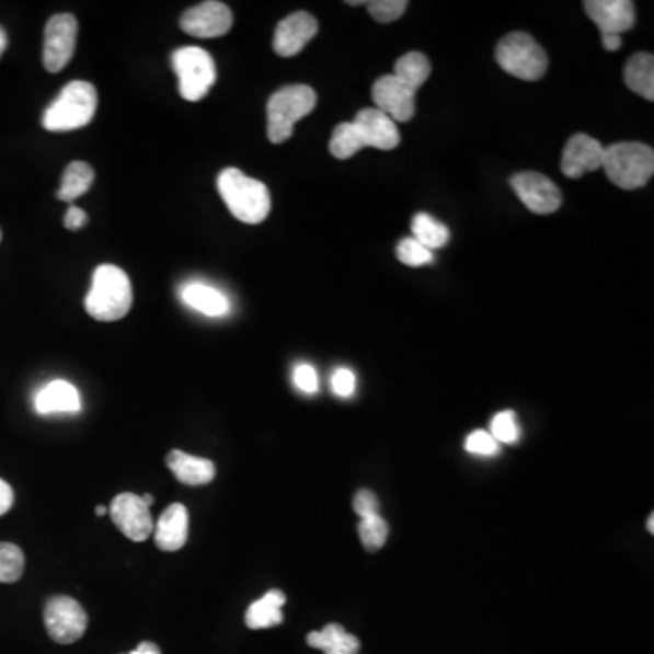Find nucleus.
<instances>
[{
  "mask_svg": "<svg viewBox=\"0 0 654 654\" xmlns=\"http://www.w3.org/2000/svg\"><path fill=\"white\" fill-rule=\"evenodd\" d=\"M292 380H295V386L303 393H317V389H319V377L309 364H300V366L295 367Z\"/></svg>",
  "mask_w": 654,
  "mask_h": 654,
  "instance_id": "obj_36",
  "label": "nucleus"
},
{
  "mask_svg": "<svg viewBox=\"0 0 654 654\" xmlns=\"http://www.w3.org/2000/svg\"><path fill=\"white\" fill-rule=\"evenodd\" d=\"M187 531H190V515H187L186 506L171 504L160 515L159 524H157V529L153 531L154 543H157L160 551L175 553V551L186 546Z\"/></svg>",
  "mask_w": 654,
  "mask_h": 654,
  "instance_id": "obj_18",
  "label": "nucleus"
},
{
  "mask_svg": "<svg viewBox=\"0 0 654 654\" xmlns=\"http://www.w3.org/2000/svg\"><path fill=\"white\" fill-rule=\"evenodd\" d=\"M140 498H142V502H145L146 506H151V504H153L154 498L153 495H149V493H146V495L140 496Z\"/></svg>",
  "mask_w": 654,
  "mask_h": 654,
  "instance_id": "obj_42",
  "label": "nucleus"
},
{
  "mask_svg": "<svg viewBox=\"0 0 654 654\" xmlns=\"http://www.w3.org/2000/svg\"><path fill=\"white\" fill-rule=\"evenodd\" d=\"M96 104L99 96L95 85L84 80H73L44 112V129L60 134L84 128L95 117Z\"/></svg>",
  "mask_w": 654,
  "mask_h": 654,
  "instance_id": "obj_3",
  "label": "nucleus"
},
{
  "mask_svg": "<svg viewBox=\"0 0 654 654\" xmlns=\"http://www.w3.org/2000/svg\"><path fill=\"white\" fill-rule=\"evenodd\" d=\"M366 5L369 15L375 21L388 24V22L397 21V19L404 15L410 4L405 0H372V2H367Z\"/></svg>",
  "mask_w": 654,
  "mask_h": 654,
  "instance_id": "obj_32",
  "label": "nucleus"
},
{
  "mask_svg": "<svg viewBox=\"0 0 654 654\" xmlns=\"http://www.w3.org/2000/svg\"><path fill=\"white\" fill-rule=\"evenodd\" d=\"M491 436L502 444H515L520 438V427L513 411H502L491 422Z\"/></svg>",
  "mask_w": 654,
  "mask_h": 654,
  "instance_id": "obj_31",
  "label": "nucleus"
},
{
  "mask_svg": "<svg viewBox=\"0 0 654 654\" xmlns=\"http://www.w3.org/2000/svg\"><path fill=\"white\" fill-rule=\"evenodd\" d=\"M84 303L88 314L101 322L124 319L134 303V289L128 275L113 264L96 267Z\"/></svg>",
  "mask_w": 654,
  "mask_h": 654,
  "instance_id": "obj_2",
  "label": "nucleus"
},
{
  "mask_svg": "<svg viewBox=\"0 0 654 654\" xmlns=\"http://www.w3.org/2000/svg\"><path fill=\"white\" fill-rule=\"evenodd\" d=\"M286 595L283 590L273 589L262 596L261 600L253 601L245 611V626L250 629H267L280 626L284 620L283 606Z\"/></svg>",
  "mask_w": 654,
  "mask_h": 654,
  "instance_id": "obj_21",
  "label": "nucleus"
},
{
  "mask_svg": "<svg viewBox=\"0 0 654 654\" xmlns=\"http://www.w3.org/2000/svg\"><path fill=\"white\" fill-rule=\"evenodd\" d=\"M623 79L629 90L645 101H654V57L651 54H636L628 60Z\"/></svg>",
  "mask_w": 654,
  "mask_h": 654,
  "instance_id": "obj_23",
  "label": "nucleus"
},
{
  "mask_svg": "<svg viewBox=\"0 0 654 654\" xmlns=\"http://www.w3.org/2000/svg\"><path fill=\"white\" fill-rule=\"evenodd\" d=\"M168 468L171 469V473L175 474V479L182 482L184 485H208L211 480L215 479V463L208 458H198L187 455V452L171 451L165 458Z\"/></svg>",
  "mask_w": 654,
  "mask_h": 654,
  "instance_id": "obj_20",
  "label": "nucleus"
},
{
  "mask_svg": "<svg viewBox=\"0 0 654 654\" xmlns=\"http://www.w3.org/2000/svg\"><path fill=\"white\" fill-rule=\"evenodd\" d=\"M353 509L360 518H369V516L380 515V502L371 491H358L355 501H353Z\"/></svg>",
  "mask_w": 654,
  "mask_h": 654,
  "instance_id": "obj_35",
  "label": "nucleus"
},
{
  "mask_svg": "<svg viewBox=\"0 0 654 654\" xmlns=\"http://www.w3.org/2000/svg\"><path fill=\"white\" fill-rule=\"evenodd\" d=\"M317 93L303 84L286 85L273 93L267 102V137L273 145H283L291 139L295 124L313 112Z\"/></svg>",
  "mask_w": 654,
  "mask_h": 654,
  "instance_id": "obj_5",
  "label": "nucleus"
},
{
  "mask_svg": "<svg viewBox=\"0 0 654 654\" xmlns=\"http://www.w3.org/2000/svg\"><path fill=\"white\" fill-rule=\"evenodd\" d=\"M653 518H654V516H653V515H651V516H650V524H647V527H650V531H651V532H653Z\"/></svg>",
  "mask_w": 654,
  "mask_h": 654,
  "instance_id": "obj_44",
  "label": "nucleus"
},
{
  "mask_svg": "<svg viewBox=\"0 0 654 654\" xmlns=\"http://www.w3.org/2000/svg\"><path fill=\"white\" fill-rule=\"evenodd\" d=\"M496 62L502 70L520 80H540L548 71V55L527 33H509L496 46Z\"/></svg>",
  "mask_w": 654,
  "mask_h": 654,
  "instance_id": "obj_6",
  "label": "nucleus"
},
{
  "mask_svg": "<svg viewBox=\"0 0 654 654\" xmlns=\"http://www.w3.org/2000/svg\"><path fill=\"white\" fill-rule=\"evenodd\" d=\"M110 515L124 537H128L134 542H145L154 531L153 516L149 513V507L139 495L134 493H121L115 496L110 507Z\"/></svg>",
  "mask_w": 654,
  "mask_h": 654,
  "instance_id": "obj_11",
  "label": "nucleus"
},
{
  "mask_svg": "<svg viewBox=\"0 0 654 654\" xmlns=\"http://www.w3.org/2000/svg\"><path fill=\"white\" fill-rule=\"evenodd\" d=\"M510 186L515 190L516 197L520 198L532 214L551 215L562 206V193L557 184L542 173H518L510 179Z\"/></svg>",
  "mask_w": 654,
  "mask_h": 654,
  "instance_id": "obj_10",
  "label": "nucleus"
},
{
  "mask_svg": "<svg viewBox=\"0 0 654 654\" xmlns=\"http://www.w3.org/2000/svg\"><path fill=\"white\" fill-rule=\"evenodd\" d=\"M233 26V13L222 2L208 0L182 15L181 27L187 35L198 38L222 37Z\"/></svg>",
  "mask_w": 654,
  "mask_h": 654,
  "instance_id": "obj_14",
  "label": "nucleus"
},
{
  "mask_svg": "<svg viewBox=\"0 0 654 654\" xmlns=\"http://www.w3.org/2000/svg\"><path fill=\"white\" fill-rule=\"evenodd\" d=\"M601 168L615 186L640 190L647 186L654 173V151L642 142H618L604 149Z\"/></svg>",
  "mask_w": 654,
  "mask_h": 654,
  "instance_id": "obj_4",
  "label": "nucleus"
},
{
  "mask_svg": "<svg viewBox=\"0 0 654 654\" xmlns=\"http://www.w3.org/2000/svg\"><path fill=\"white\" fill-rule=\"evenodd\" d=\"M13 506V490L10 484L0 479V516L5 515Z\"/></svg>",
  "mask_w": 654,
  "mask_h": 654,
  "instance_id": "obj_38",
  "label": "nucleus"
},
{
  "mask_svg": "<svg viewBox=\"0 0 654 654\" xmlns=\"http://www.w3.org/2000/svg\"><path fill=\"white\" fill-rule=\"evenodd\" d=\"M96 516H104L107 515V513H110V509H107V507L104 506H99L95 509Z\"/></svg>",
  "mask_w": 654,
  "mask_h": 654,
  "instance_id": "obj_43",
  "label": "nucleus"
},
{
  "mask_svg": "<svg viewBox=\"0 0 654 654\" xmlns=\"http://www.w3.org/2000/svg\"><path fill=\"white\" fill-rule=\"evenodd\" d=\"M372 101L378 112L393 123H408L415 115V91L400 82L394 74H383L372 84Z\"/></svg>",
  "mask_w": 654,
  "mask_h": 654,
  "instance_id": "obj_13",
  "label": "nucleus"
},
{
  "mask_svg": "<svg viewBox=\"0 0 654 654\" xmlns=\"http://www.w3.org/2000/svg\"><path fill=\"white\" fill-rule=\"evenodd\" d=\"M397 259L405 266H426V264L433 262V251L424 248L415 239H404L400 240L399 245H397Z\"/></svg>",
  "mask_w": 654,
  "mask_h": 654,
  "instance_id": "obj_30",
  "label": "nucleus"
},
{
  "mask_svg": "<svg viewBox=\"0 0 654 654\" xmlns=\"http://www.w3.org/2000/svg\"><path fill=\"white\" fill-rule=\"evenodd\" d=\"M319 32V22L308 11H297L278 22L273 38V49L280 57H295L300 54Z\"/></svg>",
  "mask_w": 654,
  "mask_h": 654,
  "instance_id": "obj_15",
  "label": "nucleus"
},
{
  "mask_svg": "<svg viewBox=\"0 0 654 654\" xmlns=\"http://www.w3.org/2000/svg\"><path fill=\"white\" fill-rule=\"evenodd\" d=\"M604 162V146L589 135L576 134L567 140L562 154V171L570 179H581L585 173L600 170Z\"/></svg>",
  "mask_w": 654,
  "mask_h": 654,
  "instance_id": "obj_16",
  "label": "nucleus"
},
{
  "mask_svg": "<svg viewBox=\"0 0 654 654\" xmlns=\"http://www.w3.org/2000/svg\"><path fill=\"white\" fill-rule=\"evenodd\" d=\"M393 74L400 82H404L408 88L416 93V90L429 79L432 65H429L426 55L411 51V54H405L404 57L397 60Z\"/></svg>",
  "mask_w": 654,
  "mask_h": 654,
  "instance_id": "obj_26",
  "label": "nucleus"
},
{
  "mask_svg": "<svg viewBox=\"0 0 654 654\" xmlns=\"http://www.w3.org/2000/svg\"><path fill=\"white\" fill-rule=\"evenodd\" d=\"M24 573V553L13 543L0 542V582L13 584Z\"/></svg>",
  "mask_w": 654,
  "mask_h": 654,
  "instance_id": "obj_28",
  "label": "nucleus"
},
{
  "mask_svg": "<svg viewBox=\"0 0 654 654\" xmlns=\"http://www.w3.org/2000/svg\"><path fill=\"white\" fill-rule=\"evenodd\" d=\"M308 644L325 654H358L360 642L339 623H330L322 631L308 634Z\"/></svg>",
  "mask_w": 654,
  "mask_h": 654,
  "instance_id": "obj_22",
  "label": "nucleus"
},
{
  "mask_svg": "<svg viewBox=\"0 0 654 654\" xmlns=\"http://www.w3.org/2000/svg\"><path fill=\"white\" fill-rule=\"evenodd\" d=\"M85 222H88V215H85L84 209L77 208V206H71L68 209L65 217L66 228L77 231V229L84 228Z\"/></svg>",
  "mask_w": 654,
  "mask_h": 654,
  "instance_id": "obj_37",
  "label": "nucleus"
},
{
  "mask_svg": "<svg viewBox=\"0 0 654 654\" xmlns=\"http://www.w3.org/2000/svg\"><path fill=\"white\" fill-rule=\"evenodd\" d=\"M358 535H360V540H363L364 548L367 551H378L388 540V521L383 520L380 515L363 518L360 526H358Z\"/></svg>",
  "mask_w": 654,
  "mask_h": 654,
  "instance_id": "obj_29",
  "label": "nucleus"
},
{
  "mask_svg": "<svg viewBox=\"0 0 654 654\" xmlns=\"http://www.w3.org/2000/svg\"><path fill=\"white\" fill-rule=\"evenodd\" d=\"M80 408L82 404H80L79 389L66 380H54L35 394V410L38 415L79 413Z\"/></svg>",
  "mask_w": 654,
  "mask_h": 654,
  "instance_id": "obj_19",
  "label": "nucleus"
},
{
  "mask_svg": "<svg viewBox=\"0 0 654 654\" xmlns=\"http://www.w3.org/2000/svg\"><path fill=\"white\" fill-rule=\"evenodd\" d=\"M128 654H137V653H135V651H131V653H128Z\"/></svg>",
  "mask_w": 654,
  "mask_h": 654,
  "instance_id": "obj_46",
  "label": "nucleus"
},
{
  "mask_svg": "<svg viewBox=\"0 0 654 654\" xmlns=\"http://www.w3.org/2000/svg\"><path fill=\"white\" fill-rule=\"evenodd\" d=\"M95 181V171L85 162H71L62 175V184L57 192V198L62 203H73L90 192L91 184Z\"/></svg>",
  "mask_w": 654,
  "mask_h": 654,
  "instance_id": "obj_25",
  "label": "nucleus"
},
{
  "mask_svg": "<svg viewBox=\"0 0 654 654\" xmlns=\"http://www.w3.org/2000/svg\"><path fill=\"white\" fill-rule=\"evenodd\" d=\"M413 239L421 242L427 250H440L449 242V229L444 223L438 222L432 215L418 214L413 217Z\"/></svg>",
  "mask_w": 654,
  "mask_h": 654,
  "instance_id": "obj_27",
  "label": "nucleus"
},
{
  "mask_svg": "<svg viewBox=\"0 0 654 654\" xmlns=\"http://www.w3.org/2000/svg\"><path fill=\"white\" fill-rule=\"evenodd\" d=\"M466 449L473 452V455H480V457H493L498 452V441L490 433L479 429V432H473L468 436Z\"/></svg>",
  "mask_w": 654,
  "mask_h": 654,
  "instance_id": "obj_33",
  "label": "nucleus"
},
{
  "mask_svg": "<svg viewBox=\"0 0 654 654\" xmlns=\"http://www.w3.org/2000/svg\"><path fill=\"white\" fill-rule=\"evenodd\" d=\"M171 65L179 77L182 99L186 101H203L217 80L214 57L206 49L197 46L176 49L171 57Z\"/></svg>",
  "mask_w": 654,
  "mask_h": 654,
  "instance_id": "obj_7",
  "label": "nucleus"
},
{
  "mask_svg": "<svg viewBox=\"0 0 654 654\" xmlns=\"http://www.w3.org/2000/svg\"><path fill=\"white\" fill-rule=\"evenodd\" d=\"M352 129L358 149L377 148L389 151L400 145L397 124L388 115L378 112L377 107L360 110L352 123Z\"/></svg>",
  "mask_w": 654,
  "mask_h": 654,
  "instance_id": "obj_12",
  "label": "nucleus"
},
{
  "mask_svg": "<svg viewBox=\"0 0 654 654\" xmlns=\"http://www.w3.org/2000/svg\"><path fill=\"white\" fill-rule=\"evenodd\" d=\"M331 388H333V393L339 394L342 399H349L355 393V388H357L355 372L352 369H346V367L336 369L333 377H331Z\"/></svg>",
  "mask_w": 654,
  "mask_h": 654,
  "instance_id": "obj_34",
  "label": "nucleus"
},
{
  "mask_svg": "<svg viewBox=\"0 0 654 654\" xmlns=\"http://www.w3.org/2000/svg\"><path fill=\"white\" fill-rule=\"evenodd\" d=\"M137 654H160L159 647L157 645L151 644V642H142V644L135 650Z\"/></svg>",
  "mask_w": 654,
  "mask_h": 654,
  "instance_id": "obj_40",
  "label": "nucleus"
},
{
  "mask_svg": "<svg viewBox=\"0 0 654 654\" xmlns=\"http://www.w3.org/2000/svg\"><path fill=\"white\" fill-rule=\"evenodd\" d=\"M44 626L57 644H73L88 628V615L70 596H54L44 607Z\"/></svg>",
  "mask_w": 654,
  "mask_h": 654,
  "instance_id": "obj_9",
  "label": "nucleus"
},
{
  "mask_svg": "<svg viewBox=\"0 0 654 654\" xmlns=\"http://www.w3.org/2000/svg\"><path fill=\"white\" fill-rule=\"evenodd\" d=\"M182 300L190 308L197 309L208 317H222L229 309L228 298L218 289L204 284H187L186 288L182 289Z\"/></svg>",
  "mask_w": 654,
  "mask_h": 654,
  "instance_id": "obj_24",
  "label": "nucleus"
},
{
  "mask_svg": "<svg viewBox=\"0 0 654 654\" xmlns=\"http://www.w3.org/2000/svg\"><path fill=\"white\" fill-rule=\"evenodd\" d=\"M601 46L607 51H617L622 46V37L620 35H601Z\"/></svg>",
  "mask_w": 654,
  "mask_h": 654,
  "instance_id": "obj_39",
  "label": "nucleus"
},
{
  "mask_svg": "<svg viewBox=\"0 0 654 654\" xmlns=\"http://www.w3.org/2000/svg\"><path fill=\"white\" fill-rule=\"evenodd\" d=\"M79 22L70 13H59L49 19L44 30V68L49 73H59L70 65L77 46Z\"/></svg>",
  "mask_w": 654,
  "mask_h": 654,
  "instance_id": "obj_8",
  "label": "nucleus"
},
{
  "mask_svg": "<svg viewBox=\"0 0 654 654\" xmlns=\"http://www.w3.org/2000/svg\"><path fill=\"white\" fill-rule=\"evenodd\" d=\"M5 48H8V35H5L4 30L0 27V59H2Z\"/></svg>",
  "mask_w": 654,
  "mask_h": 654,
  "instance_id": "obj_41",
  "label": "nucleus"
},
{
  "mask_svg": "<svg viewBox=\"0 0 654 654\" xmlns=\"http://www.w3.org/2000/svg\"><path fill=\"white\" fill-rule=\"evenodd\" d=\"M0 240H2V231H0Z\"/></svg>",
  "mask_w": 654,
  "mask_h": 654,
  "instance_id": "obj_45",
  "label": "nucleus"
},
{
  "mask_svg": "<svg viewBox=\"0 0 654 654\" xmlns=\"http://www.w3.org/2000/svg\"><path fill=\"white\" fill-rule=\"evenodd\" d=\"M584 8L601 35H622L634 26V4L629 0H587Z\"/></svg>",
  "mask_w": 654,
  "mask_h": 654,
  "instance_id": "obj_17",
  "label": "nucleus"
},
{
  "mask_svg": "<svg viewBox=\"0 0 654 654\" xmlns=\"http://www.w3.org/2000/svg\"><path fill=\"white\" fill-rule=\"evenodd\" d=\"M218 193L229 211L244 223H261L272 211V197L266 184L250 179L237 168H228L218 175Z\"/></svg>",
  "mask_w": 654,
  "mask_h": 654,
  "instance_id": "obj_1",
  "label": "nucleus"
}]
</instances>
